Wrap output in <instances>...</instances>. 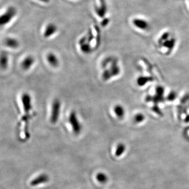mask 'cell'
Segmentation results:
<instances>
[{
    "label": "cell",
    "instance_id": "obj_1",
    "mask_svg": "<svg viewBox=\"0 0 189 189\" xmlns=\"http://www.w3.org/2000/svg\"><path fill=\"white\" fill-rule=\"evenodd\" d=\"M61 102L58 99H55L52 103V109L50 116V122L55 124L59 119L61 109Z\"/></svg>",
    "mask_w": 189,
    "mask_h": 189
},
{
    "label": "cell",
    "instance_id": "obj_2",
    "mask_svg": "<svg viewBox=\"0 0 189 189\" xmlns=\"http://www.w3.org/2000/svg\"><path fill=\"white\" fill-rule=\"evenodd\" d=\"M68 121L71 126L72 130L75 134H79L81 132L82 125L80 124V121L78 118L76 112L74 111H72L70 113L68 118Z\"/></svg>",
    "mask_w": 189,
    "mask_h": 189
},
{
    "label": "cell",
    "instance_id": "obj_3",
    "mask_svg": "<svg viewBox=\"0 0 189 189\" xmlns=\"http://www.w3.org/2000/svg\"><path fill=\"white\" fill-rule=\"evenodd\" d=\"M22 103L23 108V110L26 114H28L32 109V98L30 95L28 93H24L22 95Z\"/></svg>",
    "mask_w": 189,
    "mask_h": 189
},
{
    "label": "cell",
    "instance_id": "obj_4",
    "mask_svg": "<svg viewBox=\"0 0 189 189\" xmlns=\"http://www.w3.org/2000/svg\"><path fill=\"white\" fill-rule=\"evenodd\" d=\"M15 14H16V10L14 7H9L6 13L4 14L1 18L0 20L1 25H4L7 23L14 16Z\"/></svg>",
    "mask_w": 189,
    "mask_h": 189
},
{
    "label": "cell",
    "instance_id": "obj_5",
    "mask_svg": "<svg viewBox=\"0 0 189 189\" xmlns=\"http://www.w3.org/2000/svg\"><path fill=\"white\" fill-rule=\"evenodd\" d=\"M35 59L32 56H27L24 58L21 63L22 68L25 70H30L34 64Z\"/></svg>",
    "mask_w": 189,
    "mask_h": 189
},
{
    "label": "cell",
    "instance_id": "obj_6",
    "mask_svg": "<svg viewBox=\"0 0 189 189\" xmlns=\"http://www.w3.org/2000/svg\"><path fill=\"white\" fill-rule=\"evenodd\" d=\"M49 181V177L48 175L45 174H42V175H39V176L36 177V178L33 179L31 182H30V186L33 187H35V186H38L40 184L45 183H46Z\"/></svg>",
    "mask_w": 189,
    "mask_h": 189
},
{
    "label": "cell",
    "instance_id": "obj_7",
    "mask_svg": "<svg viewBox=\"0 0 189 189\" xmlns=\"http://www.w3.org/2000/svg\"><path fill=\"white\" fill-rule=\"evenodd\" d=\"M46 59L48 64L54 67H56L59 65V59L55 54L50 53L47 54Z\"/></svg>",
    "mask_w": 189,
    "mask_h": 189
},
{
    "label": "cell",
    "instance_id": "obj_8",
    "mask_svg": "<svg viewBox=\"0 0 189 189\" xmlns=\"http://www.w3.org/2000/svg\"><path fill=\"white\" fill-rule=\"evenodd\" d=\"M57 31V27L53 24H49L45 30L44 36L45 38H48L53 35Z\"/></svg>",
    "mask_w": 189,
    "mask_h": 189
},
{
    "label": "cell",
    "instance_id": "obj_9",
    "mask_svg": "<svg viewBox=\"0 0 189 189\" xmlns=\"http://www.w3.org/2000/svg\"><path fill=\"white\" fill-rule=\"evenodd\" d=\"M100 7H95V11L98 16L100 18H103L106 12V6L105 2L104 0H100Z\"/></svg>",
    "mask_w": 189,
    "mask_h": 189
},
{
    "label": "cell",
    "instance_id": "obj_10",
    "mask_svg": "<svg viewBox=\"0 0 189 189\" xmlns=\"http://www.w3.org/2000/svg\"><path fill=\"white\" fill-rule=\"evenodd\" d=\"M5 44L8 47L13 49L18 48L19 46L18 42L16 39L12 38H9L6 39Z\"/></svg>",
    "mask_w": 189,
    "mask_h": 189
},
{
    "label": "cell",
    "instance_id": "obj_11",
    "mask_svg": "<svg viewBox=\"0 0 189 189\" xmlns=\"http://www.w3.org/2000/svg\"><path fill=\"white\" fill-rule=\"evenodd\" d=\"M115 114L118 118H121L124 115V109L123 107L119 105H117L114 108Z\"/></svg>",
    "mask_w": 189,
    "mask_h": 189
},
{
    "label": "cell",
    "instance_id": "obj_12",
    "mask_svg": "<svg viewBox=\"0 0 189 189\" xmlns=\"http://www.w3.org/2000/svg\"><path fill=\"white\" fill-rule=\"evenodd\" d=\"M80 50L83 53L89 54L92 51V48L89 42H87L86 43L80 45Z\"/></svg>",
    "mask_w": 189,
    "mask_h": 189
},
{
    "label": "cell",
    "instance_id": "obj_13",
    "mask_svg": "<svg viewBox=\"0 0 189 189\" xmlns=\"http://www.w3.org/2000/svg\"><path fill=\"white\" fill-rule=\"evenodd\" d=\"M125 150V145L122 144V143L119 144L116 148V152H115V155H116V157L121 156V155L123 154Z\"/></svg>",
    "mask_w": 189,
    "mask_h": 189
},
{
    "label": "cell",
    "instance_id": "obj_14",
    "mask_svg": "<svg viewBox=\"0 0 189 189\" xmlns=\"http://www.w3.org/2000/svg\"><path fill=\"white\" fill-rule=\"evenodd\" d=\"M97 179L99 182L102 183H104L105 182H107V177L106 175L103 174V173H99L97 175Z\"/></svg>",
    "mask_w": 189,
    "mask_h": 189
},
{
    "label": "cell",
    "instance_id": "obj_15",
    "mask_svg": "<svg viewBox=\"0 0 189 189\" xmlns=\"http://www.w3.org/2000/svg\"><path fill=\"white\" fill-rule=\"evenodd\" d=\"M8 64V58L6 55H2L1 58V65L2 68H6Z\"/></svg>",
    "mask_w": 189,
    "mask_h": 189
},
{
    "label": "cell",
    "instance_id": "obj_16",
    "mask_svg": "<svg viewBox=\"0 0 189 189\" xmlns=\"http://www.w3.org/2000/svg\"><path fill=\"white\" fill-rule=\"evenodd\" d=\"M87 36V41L89 43H90L94 39V36L93 35V32H92L91 30H89L88 33V35Z\"/></svg>",
    "mask_w": 189,
    "mask_h": 189
},
{
    "label": "cell",
    "instance_id": "obj_17",
    "mask_svg": "<svg viewBox=\"0 0 189 189\" xmlns=\"http://www.w3.org/2000/svg\"><path fill=\"white\" fill-rule=\"evenodd\" d=\"M108 22V20H107V19H104L101 24H102V26H106V25H107Z\"/></svg>",
    "mask_w": 189,
    "mask_h": 189
},
{
    "label": "cell",
    "instance_id": "obj_18",
    "mask_svg": "<svg viewBox=\"0 0 189 189\" xmlns=\"http://www.w3.org/2000/svg\"><path fill=\"white\" fill-rule=\"evenodd\" d=\"M42 2H45V3H48L50 2V0H39Z\"/></svg>",
    "mask_w": 189,
    "mask_h": 189
}]
</instances>
